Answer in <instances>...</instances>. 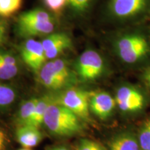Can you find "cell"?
I'll list each match as a JSON object with an SVG mask.
<instances>
[{
  "mask_svg": "<svg viewBox=\"0 0 150 150\" xmlns=\"http://www.w3.org/2000/svg\"><path fill=\"white\" fill-rule=\"evenodd\" d=\"M43 124L50 132L59 136H72L81 129L78 116L56 100L47 108Z\"/></svg>",
  "mask_w": 150,
  "mask_h": 150,
  "instance_id": "6da1fadb",
  "label": "cell"
},
{
  "mask_svg": "<svg viewBox=\"0 0 150 150\" xmlns=\"http://www.w3.org/2000/svg\"><path fill=\"white\" fill-rule=\"evenodd\" d=\"M115 50L124 63L129 65L138 64L150 55V42L142 33H127L116 41Z\"/></svg>",
  "mask_w": 150,
  "mask_h": 150,
  "instance_id": "7a4b0ae2",
  "label": "cell"
},
{
  "mask_svg": "<svg viewBox=\"0 0 150 150\" xmlns=\"http://www.w3.org/2000/svg\"><path fill=\"white\" fill-rule=\"evenodd\" d=\"M19 33L24 37L50 34L54 29V22L50 13L36 8L24 13L18 20Z\"/></svg>",
  "mask_w": 150,
  "mask_h": 150,
  "instance_id": "3957f363",
  "label": "cell"
},
{
  "mask_svg": "<svg viewBox=\"0 0 150 150\" xmlns=\"http://www.w3.org/2000/svg\"><path fill=\"white\" fill-rule=\"evenodd\" d=\"M39 79L47 88L59 90L65 87L70 80V71L66 62L55 59L45 63L38 71Z\"/></svg>",
  "mask_w": 150,
  "mask_h": 150,
  "instance_id": "277c9868",
  "label": "cell"
},
{
  "mask_svg": "<svg viewBox=\"0 0 150 150\" xmlns=\"http://www.w3.org/2000/svg\"><path fill=\"white\" fill-rule=\"evenodd\" d=\"M116 105L122 112L136 114L141 112L147 105L145 93L138 87L124 85L117 89L115 95Z\"/></svg>",
  "mask_w": 150,
  "mask_h": 150,
  "instance_id": "5b68a950",
  "label": "cell"
},
{
  "mask_svg": "<svg viewBox=\"0 0 150 150\" xmlns=\"http://www.w3.org/2000/svg\"><path fill=\"white\" fill-rule=\"evenodd\" d=\"M92 93L80 89H70L62 93L56 102L65 106L82 119L89 117L90 99Z\"/></svg>",
  "mask_w": 150,
  "mask_h": 150,
  "instance_id": "8992f818",
  "label": "cell"
},
{
  "mask_svg": "<svg viewBox=\"0 0 150 150\" xmlns=\"http://www.w3.org/2000/svg\"><path fill=\"white\" fill-rule=\"evenodd\" d=\"M104 59L95 50H86L78 59L77 72L83 81H91L99 78L104 73Z\"/></svg>",
  "mask_w": 150,
  "mask_h": 150,
  "instance_id": "52a82bcc",
  "label": "cell"
},
{
  "mask_svg": "<svg viewBox=\"0 0 150 150\" xmlns=\"http://www.w3.org/2000/svg\"><path fill=\"white\" fill-rule=\"evenodd\" d=\"M149 5V0H110L109 9L116 18L125 20L143 14Z\"/></svg>",
  "mask_w": 150,
  "mask_h": 150,
  "instance_id": "ba28073f",
  "label": "cell"
},
{
  "mask_svg": "<svg viewBox=\"0 0 150 150\" xmlns=\"http://www.w3.org/2000/svg\"><path fill=\"white\" fill-rule=\"evenodd\" d=\"M22 57L24 63L35 72H38L47 60L42 42L29 39L22 47Z\"/></svg>",
  "mask_w": 150,
  "mask_h": 150,
  "instance_id": "9c48e42d",
  "label": "cell"
},
{
  "mask_svg": "<svg viewBox=\"0 0 150 150\" xmlns=\"http://www.w3.org/2000/svg\"><path fill=\"white\" fill-rule=\"evenodd\" d=\"M116 102L109 93L97 92L92 93L90 99V110L102 120H106L112 115Z\"/></svg>",
  "mask_w": 150,
  "mask_h": 150,
  "instance_id": "30bf717a",
  "label": "cell"
},
{
  "mask_svg": "<svg viewBox=\"0 0 150 150\" xmlns=\"http://www.w3.org/2000/svg\"><path fill=\"white\" fill-rule=\"evenodd\" d=\"M47 59H54L72 45L71 39L65 33L50 35L42 42Z\"/></svg>",
  "mask_w": 150,
  "mask_h": 150,
  "instance_id": "8fae6325",
  "label": "cell"
},
{
  "mask_svg": "<svg viewBox=\"0 0 150 150\" xmlns=\"http://www.w3.org/2000/svg\"><path fill=\"white\" fill-rule=\"evenodd\" d=\"M16 138L24 148L35 147L42 140V134L39 128L33 125H21L16 131Z\"/></svg>",
  "mask_w": 150,
  "mask_h": 150,
  "instance_id": "7c38bea8",
  "label": "cell"
},
{
  "mask_svg": "<svg viewBox=\"0 0 150 150\" xmlns=\"http://www.w3.org/2000/svg\"><path fill=\"white\" fill-rule=\"evenodd\" d=\"M108 147L109 150H140L138 136L131 131H124L112 137Z\"/></svg>",
  "mask_w": 150,
  "mask_h": 150,
  "instance_id": "4fadbf2b",
  "label": "cell"
},
{
  "mask_svg": "<svg viewBox=\"0 0 150 150\" xmlns=\"http://www.w3.org/2000/svg\"><path fill=\"white\" fill-rule=\"evenodd\" d=\"M18 73V61L9 52L0 51V79L9 80Z\"/></svg>",
  "mask_w": 150,
  "mask_h": 150,
  "instance_id": "5bb4252c",
  "label": "cell"
},
{
  "mask_svg": "<svg viewBox=\"0 0 150 150\" xmlns=\"http://www.w3.org/2000/svg\"><path fill=\"white\" fill-rule=\"evenodd\" d=\"M56 99H54L50 95H45V96L38 99L34 113H33V117L30 122V125H33V126L39 128L44 122L45 115L49 106Z\"/></svg>",
  "mask_w": 150,
  "mask_h": 150,
  "instance_id": "9a60e30c",
  "label": "cell"
},
{
  "mask_svg": "<svg viewBox=\"0 0 150 150\" xmlns=\"http://www.w3.org/2000/svg\"><path fill=\"white\" fill-rule=\"evenodd\" d=\"M38 99V98H31L22 104L18 113V120L20 126L30 125L34 113Z\"/></svg>",
  "mask_w": 150,
  "mask_h": 150,
  "instance_id": "2e32d148",
  "label": "cell"
},
{
  "mask_svg": "<svg viewBox=\"0 0 150 150\" xmlns=\"http://www.w3.org/2000/svg\"><path fill=\"white\" fill-rule=\"evenodd\" d=\"M137 136L140 150H150V117L141 124Z\"/></svg>",
  "mask_w": 150,
  "mask_h": 150,
  "instance_id": "e0dca14e",
  "label": "cell"
},
{
  "mask_svg": "<svg viewBox=\"0 0 150 150\" xmlns=\"http://www.w3.org/2000/svg\"><path fill=\"white\" fill-rule=\"evenodd\" d=\"M16 92L10 86L0 84V108L7 107L14 102Z\"/></svg>",
  "mask_w": 150,
  "mask_h": 150,
  "instance_id": "ac0fdd59",
  "label": "cell"
},
{
  "mask_svg": "<svg viewBox=\"0 0 150 150\" xmlns=\"http://www.w3.org/2000/svg\"><path fill=\"white\" fill-rule=\"evenodd\" d=\"M22 0H0V16L9 17L21 7Z\"/></svg>",
  "mask_w": 150,
  "mask_h": 150,
  "instance_id": "d6986e66",
  "label": "cell"
},
{
  "mask_svg": "<svg viewBox=\"0 0 150 150\" xmlns=\"http://www.w3.org/2000/svg\"><path fill=\"white\" fill-rule=\"evenodd\" d=\"M78 150H104L97 142L91 140L83 139L81 140L78 146Z\"/></svg>",
  "mask_w": 150,
  "mask_h": 150,
  "instance_id": "ffe728a7",
  "label": "cell"
},
{
  "mask_svg": "<svg viewBox=\"0 0 150 150\" xmlns=\"http://www.w3.org/2000/svg\"><path fill=\"white\" fill-rule=\"evenodd\" d=\"M93 0H69L71 6L78 12H83L88 8Z\"/></svg>",
  "mask_w": 150,
  "mask_h": 150,
  "instance_id": "44dd1931",
  "label": "cell"
},
{
  "mask_svg": "<svg viewBox=\"0 0 150 150\" xmlns=\"http://www.w3.org/2000/svg\"><path fill=\"white\" fill-rule=\"evenodd\" d=\"M45 3L50 10L54 12H59L62 10L69 0H44Z\"/></svg>",
  "mask_w": 150,
  "mask_h": 150,
  "instance_id": "7402d4cb",
  "label": "cell"
},
{
  "mask_svg": "<svg viewBox=\"0 0 150 150\" xmlns=\"http://www.w3.org/2000/svg\"><path fill=\"white\" fill-rule=\"evenodd\" d=\"M8 142V138L4 131L0 129V150H4L6 148Z\"/></svg>",
  "mask_w": 150,
  "mask_h": 150,
  "instance_id": "603a6c76",
  "label": "cell"
},
{
  "mask_svg": "<svg viewBox=\"0 0 150 150\" xmlns=\"http://www.w3.org/2000/svg\"><path fill=\"white\" fill-rule=\"evenodd\" d=\"M6 35V26L2 21L0 20V44L3 42Z\"/></svg>",
  "mask_w": 150,
  "mask_h": 150,
  "instance_id": "cb8c5ba5",
  "label": "cell"
},
{
  "mask_svg": "<svg viewBox=\"0 0 150 150\" xmlns=\"http://www.w3.org/2000/svg\"><path fill=\"white\" fill-rule=\"evenodd\" d=\"M143 79L145 81V82L147 83V85L149 86V87L150 88V65L147 67V68H146L145 72H144Z\"/></svg>",
  "mask_w": 150,
  "mask_h": 150,
  "instance_id": "d4e9b609",
  "label": "cell"
},
{
  "mask_svg": "<svg viewBox=\"0 0 150 150\" xmlns=\"http://www.w3.org/2000/svg\"><path fill=\"white\" fill-rule=\"evenodd\" d=\"M49 150H68L67 148L65 147H63V146H60V147H53L52 149H49Z\"/></svg>",
  "mask_w": 150,
  "mask_h": 150,
  "instance_id": "484cf974",
  "label": "cell"
},
{
  "mask_svg": "<svg viewBox=\"0 0 150 150\" xmlns=\"http://www.w3.org/2000/svg\"><path fill=\"white\" fill-rule=\"evenodd\" d=\"M18 150H31V149H29V148H22V149H20Z\"/></svg>",
  "mask_w": 150,
  "mask_h": 150,
  "instance_id": "4316f807",
  "label": "cell"
}]
</instances>
